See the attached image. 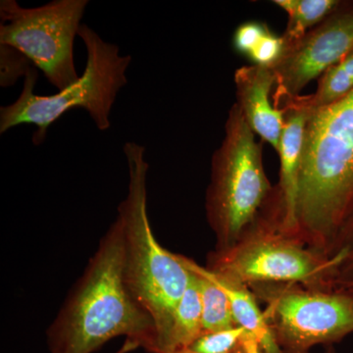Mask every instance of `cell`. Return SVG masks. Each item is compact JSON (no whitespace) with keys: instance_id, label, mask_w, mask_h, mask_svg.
<instances>
[{"instance_id":"6da1fadb","label":"cell","mask_w":353,"mask_h":353,"mask_svg":"<svg viewBox=\"0 0 353 353\" xmlns=\"http://www.w3.org/2000/svg\"><path fill=\"white\" fill-rule=\"evenodd\" d=\"M120 336L148 352L157 350L152 318L125 279L124 234L117 217L48 329V341L51 353H92Z\"/></svg>"},{"instance_id":"7a4b0ae2","label":"cell","mask_w":353,"mask_h":353,"mask_svg":"<svg viewBox=\"0 0 353 353\" xmlns=\"http://www.w3.org/2000/svg\"><path fill=\"white\" fill-rule=\"evenodd\" d=\"M353 211V90L307 123L296 199V236L328 255Z\"/></svg>"},{"instance_id":"3957f363","label":"cell","mask_w":353,"mask_h":353,"mask_svg":"<svg viewBox=\"0 0 353 353\" xmlns=\"http://www.w3.org/2000/svg\"><path fill=\"white\" fill-rule=\"evenodd\" d=\"M123 152L129 185L126 199L118 208V218L124 234L125 279L132 296L152 318L157 331L154 353H161L190 272L181 255L159 245L150 226L146 185L150 165L145 146L128 141Z\"/></svg>"},{"instance_id":"277c9868","label":"cell","mask_w":353,"mask_h":353,"mask_svg":"<svg viewBox=\"0 0 353 353\" xmlns=\"http://www.w3.org/2000/svg\"><path fill=\"white\" fill-rule=\"evenodd\" d=\"M78 36L87 48V64L83 76L57 94L34 92L38 80L36 67L24 77L22 92L13 103L0 108V134L20 125H34L32 143L39 145L48 129L72 109H85L99 131L110 128V114L117 95L128 83L127 70L131 55H121L119 46L104 41L88 25L82 24Z\"/></svg>"},{"instance_id":"5b68a950","label":"cell","mask_w":353,"mask_h":353,"mask_svg":"<svg viewBox=\"0 0 353 353\" xmlns=\"http://www.w3.org/2000/svg\"><path fill=\"white\" fill-rule=\"evenodd\" d=\"M262 143L236 103L230 109L222 143L213 153L206 211L224 248H233L252 226L272 192Z\"/></svg>"},{"instance_id":"8992f818","label":"cell","mask_w":353,"mask_h":353,"mask_svg":"<svg viewBox=\"0 0 353 353\" xmlns=\"http://www.w3.org/2000/svg\"><path fill=\"white\" fill-rule=\"evenodd\" d=\"M88 4V0H54L24 8L15 0H1L0 44L19 51L51 85L64 90L80 79L74 41Z\"/></svg>"},{"instance_id":"52a82bcc","label":"cell","mask_w":353,"mask_h":353,"mask_svg":"<svg viewBox=\"0 0 353 353\" xmlns=\"http://www.w3.org/2000/svg\"><path fill=\"white\" fill-rule=\"evenodd\" d=\"M271 199L270 217L259 219V226L241 245L221 250L209 270L241 285L259 282L311 283L323 278L332 280V259L304 250L292 241L294 236L283 233L279 228L280 210L274 192Z\"/></svg>"},{"instance_id":"ba28073f","label":"cell","mask_w":353,"mask_h":353,"mask_svg":"<svg viewBox=\"0 0 353 353\" xmlns=\"http://www.w3.org/2000/svg\"><path fill=\"white\" fill-rule=\"evenodd\" d=\"M273 312L279 345L289 353H306L353 333L352 290H290L274 301Z\"/></svg>"},{"instance_id":"9c48e42d","label":"cell","mask_w":353,"mask_h":353,"mask_svg":"<svg viewBox=\"0 0 353 353\" xmlns=\"http://www.w3.org/2000/svg\"><path fill=\"white\" fill-rule=\"evenodd\" d=\"M340 6L296 43L285 46L273 67L276 85L272 99L301 95L311 81L321 77L353 50V10Z\"/></svg>"},{"instance_id":"30bf717a","label":"cell","mask_w":353,"mask_h":353,"mask_svg":"<svg viewBox=\"0 0 353 353\" xmlns=\"http://www.w3.org/2000/svg\"><path fill=\"white\" fill-rule=\"evenodd\" d=\"M273 105L283 113L284 119L278 152L281 162L280 183L277 187L281 210L279 228L283 233L296 238L299 173L306 126L313 112L306 95L273 99Z\"/></svg>"},{"instance_id":"8fae6325","label":"cell","mask_w":353,"mask_h":353,"mask_svg":"<svg viewBox=\"0 0 353 353\" xmlns=\"http://www.w3.org/2000/svg\"><path fill=\"white\" fill-rule=\"evenodd\" d=\"M234 80L236 104L248 126L278 152L284 119L270 101L272 88L276 85L273 69L259 65L243 66L234 72Z\"/></svg>"},{"instance_id":"7c38bea8","label":"cell","mask_w":353,"mask_h":353,"mask_svg":"<svg viewBox=\"0 0 353 353\" xmlns=\"http://www.w3.org/2000/svg\"><path fill=\"white\" fill-rule=\"evenodd\" d=\"M182 260L189 270L205 276L226 294L231 303L236 324L243 327L248 334H252L259 343L262 353H285L279 345L275 332L271 329L254 299L243 285L236 284L220 277L209 269L199 266L192 260L183 256Z\"/></svg>"},{"instance_id":"4fadbf2b","label":"cell","mask_w":353,"mask_h":353,"mask_svg":"<svg viewBox=\"0 0 353 353\" xmlns=\"http://www.w3.org/2000/svg\"><path fill=\"white\" fill-rule=\"evenodd\" d=\"M202 334L201 296L196 278L194 273L190 272L189 285L176 307L170 332L161 353H172L190 348Z\"/></svg>"},{"instance_id":"5bb4252c","label":"cell","mask_w":353,"mask_h":353,"mask_svg":"<svg viewBox=\"0 0 353 353\" xmlns=\"http://www.w3.org/2000/svg\"><path fill=\"white\" fill-rule=\"evenodd\" d=\"M276 6L288 14L284 34L285 46L296 43L311 29L328 17L340 6L336 0H275Z\"/></svg>"},{"instance_id":"9a60e30c","label":"cell","mask_w":353,"mask_h":353,"mask_svg":"<svg viewBox=\"0 0 353 353\" xmlns=\"http://www.w3.org/2000/svg\"><path fill=\"white\" fill-rule=\"evenodd\" d=\"M352 90L353 50L320 77L314 94L306 95V99L314 113L341 101Z\"/></svg>"},{"instance_id":"2e32d148","label":"cell","mask_w":353,"mask_h":353,"mask_svg":"<svg viewBox=\"0 0 353 353\" xmlns=\"http://www.w3.org/2000/svg\"><path fill=\"white\" fill-rule=\"evenodd\" d=\"M190 272L194 273L201 296L203 334L238 326L226 294L205 276Z\"/></svg>"},{"instance_id":"e0dca14e","label":"cell","mask_w":353,"mask_h":353,"mask_svg":"<svg viewBox=\"0 0 353 353\" xmlns=\"http://www.w3.org/2000/svg\"><path fill=\"white\" fill-rule=\"evenodd\" d=\"M328 257L333 259L334 268L332 281L350 290L353 287V211L343 225Z\"/></svg>"},{"instance_id":"ac0fdd59","label":"cell","mask_w":353,"mask_h":353,"mask_svg":"<svg viewBox=\"0 0 353 353\" xmlns=\"http://www.w3.org/2000/svg\"><path fill=\"white\" fill-rule=\"evenodd\" d=\"M246 334V330L241 326L204 333L190 348L199 353H230L241 343Z\"/></svg>"},{"instance_id":"d6986e66","label":"cell","mask_w":353,"mask_h":353,"mask_svg":"<svg viewBox=\"0 0 353 353\" xmlns=\"http://www.w3.org/2000/svg\"><path fill=\"white\" fill-rule=\"evenodd\" d=\"M0 59L1 87L14 85L21 76L25 77L28 70L32 66L31 61L25 55L4 44H0Z\"/></svg>"},{"instance_id":"ffe728a7","label":"cell","mask_w":353,"mask_h":353,"mask_svg":"<svg viewBox=\"0 0 353 353\" xmlns=\"http://www.w3.org/2000/svg\"><path fill=\"white\" fill-rule=\"evenodd\" d=\"M284 50L285 41L283 37L277 36L270 30L248 57L254 65L273 68L282 57Z\"/></svg>"},{"instance_id":"44dd1931","label":"cell","mask_w":353,"mask_h":353,"mask_svg":"<svg viewBox=\"0 0 353 353\" xmlns=\"http://www.w3.org/2000/svg\"><path fill=\"white\" fill-rule=\"evenodd\" d=\"M270 31L268 26L259 21H250L236 28L234 32L233 46L241 54L248 57L265 34Z\"/></svg>"},{"instance_id":"7402d4cb","label":"cell","mask_w":353,"mask_h":353,"mask_svg":"<svg viewBox=\"0 0 353 353\" xmlns=\"http://www.w3.org/2000/svg\"><path fill=\"white\" fill-rule=\"evenodd\" d=\"M243 345H245L246 350L250 353H262L260 350L259 343L250 334H246L243 339Z\"/></svg>"},{"instance_id":"603a6c76","label":"cell","mask_w":353,"mask_h":353,"mask_svg":"<svg viewBox=\"0 0 353 353\" xmlns=\"http://www.w3.org/2000/svg\"><path fill=\"white\" fill-rule=\"evenodd\" d=\"M230 353H250L246 350L245 345H243V340L241 341V343L236 345V347L234 348Z\"/></svg>"},{"instance_id":"cb8c5ba5","label":"cell","mask_w":353,"mask_h":353,"mask_svg":"<svg viewBox=\"0 0 353 353\" xmlns=\"http://www.w3.org/2000/svg\"><path fill=\"white\" fill-rule=\"evenodd\" d=\"M136 345L134 343H131V341H128V343H126V345H125L124 347L122 348V350H120L118 353H125L130 352V350H134V348H137Z\"/></svg>"},{"instance_id":"d4e9b609","label":"cell","mask_w":353,"mask_h":353,"mask_svg":"<svg viewBox=\"0 0 353 353\" xmlns=\"http://www.w3.org/2000/svg\"><path fill=\"white\" fill-rule=\"evenodd\" d=\"M172 353H199L194 352V350H190V348H185V350H179V352H172Z\"/></svg>"},{"instance_id":"484cf974","label":"cell","mask_w":353,"mask_h":353,"mask_svg":"<svg viewBox=\"0 0 353 353\" xmlns=\"http://www.w3.org/2000/svg\"><path fill=\"white\" fill-rule=\"evenodd\" d=\"M328 353H336V352H334L333 348L331 347V348H330Z\"/></svg>"},{"instance_id":"4316f807","label":"cell","mask_w":353,"mask_h":353,"mask_svg":"<svg viewBox=\"0 0 353 353\" xmlns=\"http://www.w3.org/2000/svg\"><path fill=\"white\" fill-rule=\"evenodd\" d=\"M352 290V292H353V287H352V288H350V290Z\"/></svg>"}]
</instances>
